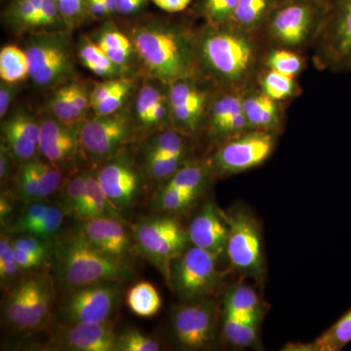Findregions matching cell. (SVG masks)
Returning a JSON list of instances; mask_svg holds the SVG:
<instances>
[{
	"label": "cell",
	"instance_id": "6da1fadb",
	"mask_svg": "<svg viewBox=\"0 0 351 351\" xmlns=\"http://www.w3.org/2000/svg\"><path fill=\"white\" fill-rule=\"evenodd\" d=\"M55 260L62 286L71 291L104 281L119 282L130 276L125 263L95 248L82 230L57 242Z\"/></svg>",
	"mask_w": 351,
	"mask_h": 351
},
{
	"label": "cell",
	"instance_id": "7a4b0ae2",
	"mask_svg": "<svg viewBox=\"0 0 351 351\" xmlns=\"http://www.w3.org/2000/svg\"><path fill=\"white\" fill-rule=\"evenodd\" d=\"M133 43L147 69L163 82H179L193 71V57L184 39L165 27H142Z\"/></svg>",
	"mask_w": 351,
	"mask_h": 351
},
{
	"label": "cell",
	"instance_id": "3957f363",
	"mask_svg": "<svg viewBox=\"0 0 351 351\" xmlns=\"http://www.w3.org/2000/svg\"><path fill=\"white\" fill-rule=\"evenodd\" d=\"M218 256L193 246L171 263L168 280L176 293L186 301H200L218 286Z\"/></svg>",
	"mask_w": 351,
	"mask_h": 351
},
{
	"label": "cell",
	"instance_id": "277c9868",
	"mask_svg": "<svg viewBox=\"0 0 351 351\" xmlns=\"http://www.w3.org/2000/svg\"><path fill=\"white\" fill-rule=\"evenodd\" d=\"M138 248L169 276L171 263L186 250L188 230L172 218L140 221L133 228Z\"/></svg>",
	"mask_w": 351,
	"mask_h": 351
},
{
	"label": "cell",
	"instance_id": "5b68a950",
	"mask_svg": "<svg viewBox=\"0 0 351 351\" xmlns=\"http://www.w3.org/2000/svg\"><path fill=\"white\" fill-rule=\"evenodd\" d=\"M117 282L104 281L71 290L62 304V317L68 323L108 322L121 292Z\"/></svg>",
	"mask_w": 351,
	"mask_h": 351
},
{
	"label": "cell",
	"instance_id": "8992f818",
	"mask_svg": "<svg viewBox=\"0 0 351 351\" xmlns=\"http://www.w3.org/2000/svg\"><path fill=\"white\" fill-rule=\"evenodd\" d=\"M228 225L226 255L234 269L251 276H262V239L255 219L244 210L225 214Z\"/></svg>",
	"mask_w": 351,
	"mask_h": 351
},
{
	"label": "cell",
	"instance_id": "52a82bcc",
	"mask_svg": "<svg viewBox=\"0 0 351 351\" xmlns=\"http://www.w3.org/2000/svg\"><path fill=\"white\" fill-rule=\"evenodd\" d=\"M319 23L330 63L339 69H351V0H323Z\"/></svg>",
	"mask_w": 351,
	"mask_h": 351
},
{
	"label": "cell",
	"instance_id": "ba28073f",
	"mask_svg": "<svg viewBox=\"0 0 351 351\" xmlns=\"http://www.w3.org/2000/svg\"><path fill=\"white\" fill-rule=\"evenodd\" d=\"M216 306L211 300L182 304L174 309L172 326L178 343L189 350L207 348L216 336Z\"/></svg>",
	"mask_w": 351,
	"mask_h": 351
},
{
	"label": "cell",
	"instance_id": "9c48e42d",
	"mask_svg": "<svg viewBox=\"0 0 351 351\" xmlns=\"http://www.w3.org/2000/svg\"><path fill=\"white\" fill-rule=\"evenodd\" d=\"M323 13V0H277L270 10V27L283 43L295 45Z\"/></svg>",
	"mask_w": 351,
	"mask_h": 351
},
{
	"label": "cell",
	"instance_id": "30bf717a",
	"mask_svg": "<svg viewBox=\"0 0 351 351\" xmlns=\"http://www.w3.org/2000/svg\"><path fill=\"white\" fill-rule=\"evenodd\" d=\"M202 53L208 64L230 80H239L251 63L250 46L239 36L228 32H214L204 39Z\"/></svg>",
	"mask_w": 351,
	"mask_h": 351
},
{
	"label": "cell",
	"instance_id": "8fae6325",
	"mask_svg": "<svg viewBox=\"0 0 351 351\" xmlns=\"http://www.w3.org/2000/svg\"><path fill=\"white\" fill-rule=\"evenodd\" d=\"M274 138L265 132H255L230 141L221 147L214 158L215 166L223 173H239L263 163L274 149Z\"/></svg>",
	"mask_w": 351,
	"mask_h": 351
},
{
	"label": "cell",
	"instance_id": "7c38bea8",
	"mask_svg": "<svg viewBox=\"0 0 351 351\" xmlns=\"http://www.w3.org/2000/svg\"><path fill=\"white\" fill-rule=\"evenodd\" d=\"M27 53L31 64L29 77L39 86L55 84L71 73V56L60 39H39L29 45Z\"/></svg>",
	"mask_w": 351,
	"mask_h": 351
},
{
	"label": "cell",
	"instance_id": "4fadbf2b",
	"mask_svg": "<svg viewBox=\"0 0 351 351\" xmlns=\"http://www.w3.org/2000/svg\"><path fill=\"white\" fill-rule=\"evenodd\" d=\"M129 135L128 120L121 114L98 115L83 124L78 138L80 144L94 157L113 154Z\"/></svg>",
	"mask_w": 351,
	"mask_h": 351
},
{
	"label": "cell",
	"instance_id": "5bb4252c",
	"mask_svg": "<svg viewBox=\"0 0 351 351\" xmlns=\"http://www.w3.org/2000/svg\"><path fill=\"white\" fill-rule=\"evenodd\" d=\"M189 241L219 256L226 254L228 237V225L225 213L212 203H208L196 215L188 230Z\"/></svg>",
	"mask_w": 351,
	"mask_h": 351
},
{
	"label": "cell",
	"instance_id": "9a60e30c",
	"mask_svg": "<svg viewBox=\"0 0 351 351\" xmlns=\"http://www.w3.org/2000/svg\"><path fill=\"white\" fill-rule=\"evenodd\" d=\"M82 232L95 248L115 260H123L130 248L128 233L117 218L83 219Z\"/></svg>",
	"mask_w": 351,
	"mask_h": 351
},
{
	"label": "cell",
	"instance_id": "2e32d148",
	"mask_svg": "<svg viewBox=\"0 0 351 351\" xmlns=\"http://www.w3.org/2000/svg\"><path fill=\"white\" fill-rule=\"evenodd\" d=\"M61 184V172L53 164L40 160L25 161L18 176L21 196L32 202L53 195Z\"/></svg>",
	"mask_w": 351,
	"mask_h": 351
},
{
	"label": "cell",
	"instance_id": "e0dca14e",
	"mask_svg": "<svg viewBox=\"0 0 351 351\" xmlns=\"http://www.w3.org/2000/svg\"><path fill=\"white\" fill-rule=\"evenodd\" d=\"M97 179L104 193L117 209L129 206L137 195V173L123 161L107 164L101 168Z\"/></svg>",
	"mask_w": 351,
	"mask_h": 351
},
{
	"label": "cell",
	"instance_id": "ac0fdd59",
	"mask_svg": "<svg viewBox=\"0 0 351 351\" xmlns=\"http://www.w3.org/2000/svg\"><path fill=\"white\" fill-rule=\"evenodd\" d=\"M61 331L62 341L73 350H117V337L108 322L101 324L69 323Z\"/></svg>",
	"mask_w": 351,
	"mask_h": 351
},
{
	"label": "cell",
	"instance_id": "d6986e66",
	"mask_svg": "<svg viewBox=\"0 0 351 351\" xmlns=\"http://www.w3.org/2000/svg\"><path fill=\"white\" fill-rule=\"evenodd\" d=\"M40 124L24 113H17L2 126L8 151L22 161L31 160L38 149Z\"/></svg>",
	"mask_w": 351,
	"mask_h": 351
},
{
	"label": "cell",
	"instance_id": "ffe728a7",
	"mask_svg": "<svg viewBox=\"0 0 351 351\" xmlns=\"http://www.w3.org/2000/svg\"><path fill=\"white\" fill-rule=\"evenodd\" d=\"M80 138L71 127L59 120L48 119L40 124L38 149L53 165L75 154Z\"/></svg>",
	"mask_w": 351,
	"mask_h": 351
},
{
	"label": "cell",
	"instance_id": "44dd1931",
	"mask_svg": "<svg viewBox=\"0 0 351 351\" xmlns=\"http://www.w3.org/2000/svg\"><path fill=\"white\" fill-rule=\"evenodd\" d=\"M29 287V304L24 331L43 327L49 318L53 302V286L49 276L39 274L31 277Z\"/></svg>",
	"mask_w": 351,
	"mask_h": 351
},
{
	"label": "cell",
	"instance_id": "7402d4cb",
	"mask_svg": "<svg viewBox=\"0 0 351 351\" xmlns=\"http://www.w3.org/2000/svg\"><path fill=\"white\" fill-rule=\"evenodd\" d=\"M225 314L245 320H260L262 316L260 299L253 288L239 285L226 295Z\"/></svg>",
	"mask_w": 351,
	"mask_h": 351
},
{
	"label": "cell",
	"instance_id": "603a6c76",
	"mask_svg": "<svg viewBox=\"0 0 351 351\" xmlns=\"http://www.w3.org/2000/svg\"><path fill=\"white\" fill-rule=\"evenodd\" d=\"M117 208L104 193L97 177L88 174L86 191L77 216L83 219L104 217L117 218Z\"/></svg>",
	"mask_w": 351,
	"mask_h": 351
},
{
	"label": "cell",
	"instance_id": "cb8c5ba5",
	"mask_svg": "<svg viewBox=\"0 0 351 351\" xmlns=\"http://www.w3.org/2000/svg\"><path fill=\"white\" fill-rule=\"evenodd\" d=\"M29 56L27 51L16 45H6L0 51V77L7 84H16L29 77Z\"/></svg>",
	"mask_w": 351,
	"mask_h": 351
},
{
	"label": "cell",
	"instance_id": "d4e9b609",
	"mask_svg": "<svg viewBox=\"0 0 351 351\" xmlns=\"http://www.w3.org/2000/svg\"><path fill=\"white\" fill-rule=\"evenodd\" d=\"M126 302L132 313L140 317H152L162 304L156 287L147 281L135 284L127 293Z\"/></svg>",
	"mask_w": 351,
	"mask_h": 351
},
{
	"label": "cell",
	"instance_id": "484cf974",
	"mask_svg": "<svg viewBox=\"0 0 351 351\" xmlns=\"http://www.w3.org/2000/svg\"><path fill=\"white\" fill-rule=\"evenodd\" d=\"M351 341V307L311 345V351H339Z\"/></svg>",
	"mask_w": 351,
	"mask_h": 351
},
{
	"label": "cell",
	"instance_id": "4316f807",
	"mask_svg": "<svg viewBox=\"0 0 351 351\" xmlns=\"http://www.w3.org/2000/svg\"><path fill=\"white\" fill-rule=\"evenodd\" d=\"M260 320H245L223 314V335L228 343L239 348L255 345L260 331Z\"/></svg>",
	"mask_w": 351,
	"mask_h": 351
},
{
	"label": "cell",
	"instance_id": "83f0119b",
	"mask_svg": "<svg viewBox=\"0 0 351 351\" xmlns=\"http://www.w3.org/2000/svg\"><path fill=\"white\" fill-rule=\"evenodd\" d=\"M29 278L22 281L7 297L4 306L6 323L20 332H24L25 316L29 304Z\"/></svg>",
	"mask_w": 351,
	"mask_h": 351
},
{
	"label": "cell",
	"instance_id": "f1b7e54d",
	"mask_svg": "<svg viewBox=\"0 0 351 351\" xmlns=\"http://www.w3.org/2000/svg\"><path fill=\"white\" fill-rule=\"evenodd\" d=\"M97 43L120 69L128 63L135 47L133 41L115 29H106L105 32L101 34Z\"/></svg>",
	"mask_w": 351,
	"mask_h": 351
},
{
	"label": "cell",
	"instance_id": "f546056e",
	"mask_svg": "<svg viewBox=\"0 0 351 351\" xmlns=\"http://www.w3.org/2000/svg\"><path fill=\"white\" fill-rule=\"evenodd\" d=\"M80 57L83 64L94 75L101 77H112L120 71L112 60L101 49L98 43L87 40L82 44L80 49Z\"/></svg>",
	"mask_w": 351,
	"mask_h": 351
},
{
	"label": "cell",
	"instance_id": "4dcf8cb0",
	"mask_svg": "<svg viewBox=\"0 0 351 351\" xmlns=\"http://www.w3.org/2000/svg\"><path fill=\"white\" fill-rule=\"evenodd\" d=\"M243 112L252 126L269 127L276 120V101L265 94L243 101Z\"/></svg>",
	"mask_w": 351,
	"mask_h": 351
},
{
	"label": "cell",
	"instance_id": "1f68e13d",
	"mask_svg": "<svg viewBox=\"0 0 351 351\" xmlns=\"http://www.w3.org/2000/svg\"><path fill=\"white\" fill-rule=\"evenodd\" d=\"M277 0H239L232 16L233 22L244 27L257 25L269 15Z\"/></svg>",
	"mask_w": 351,
	"mask_h": 351
},
{
	"label": "cell",
	"instance_id": "d6a6232c",
	"mask_svg": "<svg viewBox=\"0 0 351 351\" xmlns=\"http://www.w3.org/2000/svg\"><path fill=\"white\" fill-rule=\"evenodd\" d=\"M43 0H14L7 11L11 24L20 29H38Z\"/></svg>",
	"mask_w": 351,
	"mask_h": 351
},
{
	"label": "cell",
	"instance_id": "836d02e7",
	"mask_svg": "<svg viewBox=\"0 0 351 351\" xmlns=\"http://www.w3.org/2000/svg\"><path fill=\"white\" fill-rule=\"evenodd\" d=\"M171 108L204 107L205 94L186 82H174L170 90Z\"/></svg>",
	"mask_w": 351,
	"mask_h": 351
},
{
	"label": "cell",
	"instance_id": "e575fe53",
	"mask_svg": "<svg viewBox=\"0 0 351 351\" xmlns=\"http://www.w3.org/2000/svg\"><path fill=\"white\" fill-rule=\"evenodd\" d=\"M198 193L167 186L161 191L158 197L160 209L168 212L182 211L191 206L197 198Z\"/></svg>",
	"mask_w": 351,
	"mask_h": 351
},
{
	"label": "cell",
	"instance_id": "d590c367",
	"mask_svg": "<svg viewBox=\"0 0 351 351\" xmlns=\"http://www.w3.org/2000/svg\"><path fill=\"white\" fill-rule=\"evenodd\" d=\"M243 110V101L237 97H223L217 101L212 108V125L215 131L223 133L230 119Z\"/></svg>",
	"mask_w": 351,
	"mask_h": 351
},
{
	"label": "cell",
	"instance_id": "8d00e7d4",
	"mask_svg": "<svg viewBox=\"0 0 351 351\" xmlns=\"http://www.w3.org/2000/svg\"><path fill=\"white\" fill-rule=\"evenodd\" d=\"M293 80V76L283 75L274 69H270L263 80L265 94L274 101L287 98L294 91Z\"/></svg>",
	"mask_w": 351,
	"mask_h": 351
},
{
	"label": "cell",
	"instance_id": "74e56055",
	"mask_svg": "<svg viewBox=\"0 0 351 351\" xmlns=\"http://www.w3.org/2000/svg\"><path fill=\"white\" fill-rule=\"evenodd\" d=\"M184 144L181 136L176 132L167 131L154 138L147 156H184Z\"/></svg>",
	"mask_w": 351,
	"mask_h": 351
},
{
	"label": "cell",
	"instance_id": "f35d334b",
	"mask_svg": "<svg viewBox=\"0 0 351 351\" xmlns=\"http://www.w3.org/2000/svg\"><path fill=\"white\" fill-rule=\"evenodd\" d=\"M86 173L76 175L71 178L63 189V203L69 212L77 216L84 199L87 182Z\"/></svg>",
	"mask_w": 351,
	"mask_h": 351
},
{
	"label": "cell",
	"instance_id": "ab89813d",
	"mask_svg": "<svg viewBox=\"0 0 351 351\" xmlns=\"http://www.w3.org/2000/svg\"><path fill=\"white\" fill-rule=\"evenodd\" d=\"M204 182V173L198 166H186L170 178L167 186L199 193Z\"/></svg>",
	"mask_w": 351,
	"mask_h": 351
},
{
	"label": "cell",
	"instance_id": "60d3db41",
	"mask_svg": "<svg viewBox=\"0 0 351 351\" xmlns=\"http://www.w3.org/2000/svg\"><path fill=\"white\" fill-rule=\"evenodd\" d=\"M160 350L158 341L136 330H128L117 337V350L157 351Z\"/></svg>",
	"mask_w": 351,
	"mask_h": 351
},
{
	"label": "cell",
	"instance_id": "b9f144b4",
	"mask_svg": "<svg viewBox=\"0 0 351 351\" xmlns=\"http://www.w3.org/2000/svg\"><path fill=\"white\" fill-rule=\"evenodd\" d=\"M64 213L61 207L49 205L45 214L31 235L43 240L54 237L63 225Z\"/></svg>",
	"mask_w": 351,
	"mask_h": 351
},
{
	"label": "cell",
	"instance_id": "7bdbcfd3",
	"mask_svg": "<svg viewBox=\"0 0 351 351\" xmlns=\"http://www.w3.org/2000/svg\"><path fill=\"white\" fill-rule=\"evenodd\" d=\"M48 207H49V205L40 202V201L32 202L21 214L19 219H17V221H16L15 225L13 226V232L24 233V234H31L32 230L36 228L39 221L43 219Z\"/></svg>",
	"mask_w": 351,
	"mask_h": 351
},
{
	"label": "cell",
	"instance_id": "ee69618b",
	"mask_svg": "<svg viewBox=\"0 0 351 351\" xmlns=\"http://www.w3.org/2000/svg\"><path fill=\"white\" fill-rule=\"evenodd\" d=\"M184 156H147V172L157 179L172 177L180 169Z\"/></svg>",
	"mask_w": 351,
	"mask_h": 351
},
{
	"label": "cell",
	"instance_id": "f6af8a7d",
	"mask_svg": "<svg viewBox=\"0 0 351 351\" xmlns=\"http://www.w3.org/2000/svg\"><path fill=\"white\" fill-rule=\"evenodd\" d=\"M12 242L5 235L0 239V279L2 284L10 282L19 272Z\"/></svg>",
	"mask_w": 351,
	"mask_h": 351
},
{
	"label": "cell",
	"instance_id": "bcb514c9",
	"mask_svg": "<svg viewBox=\"0 0 351 351\" xmlns=\"http://www.w3.org/2000/svg\"><path fill=\"white\" fill-rule=\"evenodd\" d=\"M50 110L55 117L62 123L69 127L77 122L71 101H69L66 86L58 90L50 101Z\"/></svg>",
	"mask_w": 351,
	"mask_h": 351
},
{
	"label": "cell",
	"instance_id": "7dc6e473",
	"mask_svg": "<svg viewBox=\"0 0 351 351\" xmlns=\"http://www.w3.org/2000/svg\"><path fill=\"white\" fill-rule=\"evenodd\" d=\"M267 64L270 69L293 77L302 68V62L299 56L287 50L274 51L270 55Z\"/></svg>",
	"mask_w": 351,
	"mask_h": 351
},
{
	"label": "cell",
	"instance_id": "c3c4849f",
	"mask_svg": "<svg viewBox=\"0 0 351 351\" xmlns=\"http://www.w3.org/2000/svg\"><path fill=\"white\" fill-rule=\"evenodd\" d=\"M131 89L132 83L130 80H124L122 84L117 89H115L112 94L108 95L107 98L104 99L103 101L92 108H93L97 115L113 114L123 105Z\"/></svg>",
	"mask_w": 351,
	"mask_h": 351
},
{
	"label": "cell",
	"instance_id": "681fc988",
	"mask_svg": "<svg viewBox=\"0 0 351 351\" xmlns=\"http://www.w3.org/2000/svg\"><path fill=\"white\" fill-rule=\"evenodd\" d=\"M239 0H202V8L207 17L221 23L232 19Z\"/></svg>",
	"mask_w": 351,
	"mask_h": 351
},
{
	"label": "cell",
	"instance_id": "f907efd6",
	"mask_svg": "<svg viewBox=\"0 0 351 351\" xmlns=\"http://www.w3.org/2000/svg\"><path fill=\"white\" fill-rule=\"evenodd\" d=\"M163 96L156 87L152 85H145L138 93L137 101H136V112L138 119L145 123L147 115L157 104L163 101Z\"/></svg>",
	"mask_w": 351,
	"mask_h": 351
},
{
	"label": "cell",
	"instance_id": "816d5d0a",
	"mask_svg": "<svg viewBox=\"0 0 351 351\" xmlns=\"http://www.w3.org/2000/svg\"><path fill=\"white\" fill-rule=\"evenodd\" d=\"M55 2L66 25H75L88 14L86 0H55Z\"/></svg>",
	"mask_w": 351,
	"mask_h": 351
},
{
	"label": "cell",
	"instance_id": "f5cc1de1",
	"mask_svg": "<svg viewBox=\"0 0 351 351\" xmlns=\"http://www.w3.org/2000/svg\"><path fill=\"white\" fill-rule=\"evenodd\" d=\"M66 90H68L71 108H73V112H75L76 119L78 121L86 113L89 105L91 106L90 97H88L86 90L82 85L76 84V83L66 85Z\"/></svg>",
	"mask_w": 351,
	"mask_h": 351
},
{
	"label": "cell",
	"instance_id": "db71d44e",
	"mask_svg": "<svg viewBox=\"0 0 351 351\" xmlns=\"http://www.w3.org/2000/svg\"><path fill=\"white\" fill-rule=\"evenodd\" d=\"M43 241L44 240L38 239V237L27 234L16 239L13 244L21 250L25 251V253L29 254L43 262L48 254L47 247Z\"/></svg>",
	"mask_w": 351,
	"mask_h": 351
},
{
	"label": "cell",
	"instance_id": "11a10c76",
	"mask_svg": "<svg viewBox=\"0 0 351 351\" xmlns=\"http://www.w3.org/2000/svg\"><path fill=\"white\" fill-rule=\"evenodd\" d=\"M124 80H110L107 82L99 83L96 87L94 88L91 95H90V103L91 107L100 103L104 99L107 98L108 95L112 94L115 89H117L122 84Z\"/></svg>",
	"mask_w": 351,
	"mask_h": 351
},
{
	"label": "cell",
	"instance_id": "9f6ffc18",
	"mask_svg": "<svg viewBox=\"0 0 351 351\" xmlns=\"http://www.w3.org/2000/svg\"><path fill=\"white\" fill-rule=\"evenodd\" d=\"M161 10L169 13H178L184 10L193 0H152Z\"/></svg>",
	"mask_w": 351,
	"mask_h": 351
},
{
	"label": "cell",
	"instance_id": "6f0895ef",
	"mask_svg": "<svg viewBox=\"0 0 351 351\" xmlns=\"http://www.w3.org/2000/svg\"><path fill=\"white\" fill-rule=\"evenodd\" d=\"M14 254H15L16 262H17L21 269H34V267H38L43 263L38 258L25 253V251L21 250V249L15 246H14Z\"/></svg>",
	"mask_w": 351,
	"mask_h": 351
},
{
	"label": "cell",
	"instance_id": "680465c9",
	"mask_svg": "<svg viewBox=\"0 0 351 351\" xmlns=\"http://www.w3.org/2000/svg\"><path fill=\"white\" fill-rule=\"evenodd\" d=\"M87 11L93 17L101 18L112 14L105 0H86Z\"/></svg>",
	"mask_w": 351,
	"mask_h": 351
},
{
	"label": "cell",
	"instance_id": "91938a15",
	"mask_svg": "<svg viewBox=\"0 0 351 351\" xmlns=\"http://www.w3.org/2000/svg\"><path fill=\"white\" fill-rule=\"evenodd\" d=\"M13 97L12 84L5 83V84L1 85V88H0V117L1 119H3L8 112Z\"/></svg>",
	"mask_w": 351,
	"mask_h": 351
},
{
	"label": "cell",
	"instance_id": "94428289",
	"mask_svg": "<svg viewBox=\"0 0 351 351\" xmlns=\"http://www.w3.org/2000/svg\"><path fill=\"white\" fill-rule=\"evenodd\" d=\"M145 0H115L117 13L132 14L137 12L144 6Z\"/></svg>",
	"mask_w": 351,
	"mask_h": 351
},
{
	"label": "cell",
	"instance_id": "6125c7cd",
	"mask_svg": "<svg viewBox=\"0 0 351 351\" xmlns=\"http://www.w3.org/2000/svg\"><path fill=\"white\" fill-rule=\"evenodd\" d=\"M166 112H167V110H166L165 103H164L163 100L152 108L151 112L147 115L144 124L145 125H154V124L159 123L165 117Z\"/></svg>",
	"mask_w": 351,
	"mask_h": 351
},
{
	"label": "cell",
	"instance_id": "be15d7a7",
	"mask_svg": "<svg viewBox=\"0 0 351 351\" xmlns=\"http://www.w3.org/2000/svg\"><path fill=\"white\" fill-rule=\"evenodd\" d=\"M9 167H10V163H9L8 154L5 149L3 151V147H1V154H0V178L1 180L5 179L8 175Z\"/></svg>",
	"mask_w": 351,
	"mask_h": 351
},
{
	"label": "cell",
	"instance_id": "e7e4bbea",
	"mask_svg": "<svg viewBox=\"0 0 351 351\" xmlns=\"http://www.w3.org/2000/svg\"><path fill=\"white\" fill-rule=\"evenodd\" d=\"M11 211H12V204H11L8 198L2 196L1 200H0V215H1L2 223H3V221H6L7 217L9 216Z\"/></svg>",
	"mask_w": 351,
	"mask_h": 351
},
{
	"label": "cell",
	"instance_id": "03108f58",
	"mask_svg": "<svg viewBox=\"0 0 351 351\" xmlns=\"http://www.w3.org/2000/svg\"><path fill=\"white\" fill-rule=\"evenodd\" d=\"M112 13H117V3L115 0H105Z\"/></svg>",
	"mask_w": 351,
	"mask_h": 351
}]
</instances>
